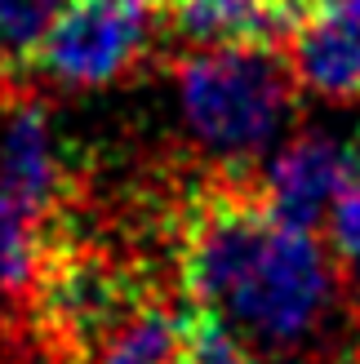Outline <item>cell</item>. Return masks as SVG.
I'll return each instance as SVG.
<instances>
[{
    "instance_id": "2",
    "label": "cell",
    "mask_w": 360,
    "mask_h": 364,
    "mask_svg": "<svg viewBox=\"0 0 360 364\" xmlns=\"http://www.w3.org/2000/svg\"><path fill=\"white\" fill-rule=\"evenodd\" d=\"M178 102L196 142L223 160H249L294 112V67L280 49H191L174 63Z\"/></svg>"
},
{
    "instance_id": "8",
    "label": "cell",
    "mask_w": 360,
    "mask_h": 364,
    "mask_svg": "<svg viewBox=\"0 0 360 364\" xmlns=\"http://www.w3.org/2000/svg\"><path fill=\"white\" fill-rule=\"evenodd\" d=\"M178 355H183L178 316L160 298H152L102 342L94 364H174Z\"/></svg>"
},
{
    "instance_id": "9",
    "label": "cell",
    "mask_w": 360,
    "mask_h": 364,
    "mask_svg": "<svg viewBox=\"0 0 360 364\" xmlns=\"http://www.w3.org/2000/svg\"><path fill=\"white\" fill-rule=\"evenodd\" d=\"M178 333H183L187 364H267L249 347V338L227 329V320L196 298H183V306H178Z\"/></svg>"
},
{
    "instance_id": "3",
    "label": "cell",
    "mask_w": 360,
    "mask_h": 364,
    "mask_svg": "<svg viewBox=\"0 0 360 364\" xmlns=\"http://www.w3.org/2000/svg\"><path fill=\"white\" fill-rule=\"evenodd\" d=\"M156 27V0H71L27 67L71 89H98L147 53Z\"/></svg>"
},
{
    "instance_id": "5",
    "label": "cell",
    "mask_w": 360,
    "mask_h": 364,
    "mask_svg": "<svg viewBox=\"0 0 360 364\" xmlns=\"http://www.w3.org/2000/svg\"><path fill=\"white\" fill-rule=\"evenodd\" d=\"M316 0H156L160 31L187 49H280Z\"/></svg>"
},
{
    "instance_id": "15",
    "label": "cell",
    "mask_w": 360,
    "mask_h": 364,
    "mask_svg": "<svg viewBox=\"0 0 360 364\" xmlns=\"http://www.w3.org/2000/svg\"><path fill=\"white\" fill-rule=\"evenodd\" d=\"M0 85H5V71H0Z\"/></svg>"
},
{
    "instance_id": "16",
    "label": "cell",
    "mask_w": 360,
    "mask_h": 364,
    "mask_svg": "<svg viewBox=\"0 0 360 364\" xmlns=\"http://www.w3.org/2000/svg\"><path fill=\"white\" fill-rule=\"evenodd\" d=\"M183 364H187V360H183Z\"/></svg>"
},
{
    "instance_id": "10",
    "label": "cell",
    "mask_w": 360,
    "mask_h": 364,
    "mask_svg": "<svg viewBox=\"0 0 360 364\" xmlns=\"http://www.w3.org/2000/svg\"><path fill=\"white\" fill-rule=\"evenodd\" d=\"M41 267V223L0 191V298H27Z\"/></svg>"
},
{
    "instance_id": "13",
    "label": "cell",
    "mask_w": 360,
    "mask_h": 364,
    "mask_svg": "<svg viewBox=\"0 0 360 364\" xmlns=\"http://www.w3.org/2000/svg\"><path fill=\"white\" fill-rule=\"evenodd\" d=\"M347 156H351V169H356V182H360V124H356L351 138H347Z\"/></svg>"
},
{
    "instance_id": "6",
    "label": "cell",
    "mask_w": 360,
    "mask_h": 364,
    "mask_svg": "<svg viewBox=\"0 0 360 364\" xmlns=\"http://www.w3.org/2000/svg\"><path fill=\"white\" fill-rule=\"evenodd\" d=\"M356 182L347 142H334L329 134H298L272 165H267L258 191L285 227L312 231L334 209V200Z\"/></svg>"
},
{
    "instance_id": "14",
    "label": "cell",
    "mask_w": 360,
    "mask_h": 364,
    "mask_svg": "<svg viewBox=\"0 0 360 364\" xmlns=\"http://www.w3.org/2000/svg\"><path fill=\"white\" fill-rule=\"evenodd\" d=\"M329 364H360V342L356 347H343L338 355H329Z\"/></svg>"
},
{
    "instance_id": "11",
    "label": "cell",
    "mask_w": 360,
    "mask_h": 364,
    "mask_svg": "<svg viewBox=\"0 0 360 364\" xmlns=\"http://www.w3.org/2000/svg\"><path fill=\"white\" fill-rule=\"evenodd\" d=\"M71 0H0V63L5 71H27L49 27Z\"/></svg>"
},
{
    "instance_id": "1",
    "label": "cell",
    "mask_w": 360,
    "mask_h": 364,
    "mask_svg": "<svg viewBox=\"0 0 360 364\" xmlns=\"http://www.w3.org/2000/svg\"><path fill=\"white\" fill-rule=\"evenodd\" d=\"M183 294L231 316L236 333L267 351L312 342L334 311V271L312 231L285 227L258 182H209L178 213Z\"/></svg>"
},
{
    "instance_id": "4",
    "label": "cell",
    "mask_w": 360,
    "mask_h": 364,
    "mask_svg": "<svg viewBox=\"0 0 360 364\" xmlns=\"http://www.w3.org/2000/svg\"><path fill=\"white\" fill-rule=\"evenodd\" d=\"M0 191L18 200L41 227L67 213L71 196V173L45 102L14 89L9 76L0 85Z\"/></svg>"
},
{
    "instance_id": "7",
    "label": "cell",
    "mask_w": 360,
    "mask_h": 364,
    "mask_svg": "<svg viewBox=\"0 0 360 364\" xmlns=\"http://www.w3.org/2000/svg\"><path fill=\"white\" fill-rule=\"evenodd\" d=\"M290 67L307 94L360 102V0H316L290 36Z\"/></svg>"
},
{
    "instance_id": "12",
    "label": "cell",
    "mask_w": 360,
    "mask_h": 364,
    "mask_svg": "<svg viewBox=\"0 0 360 364\" xmlns=\"http://www.w3.org/2000/svg\"><path fill=\"white\" fill-rule=\"evenodd\" d=\"M329 249L347 280L360 289V182H351L329 209Z\"/></svg>"
}]
</instances>
